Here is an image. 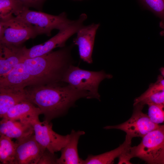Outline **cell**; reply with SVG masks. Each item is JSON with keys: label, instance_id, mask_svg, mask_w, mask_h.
I'll return each instance as SVG.
<instances>
[{"label": "cell", "instance_id": "obj_10", "mask_svg": "<svg viewBox=\"0 0 164 164\" xmlns=\"http://www.w3.org/2000/svg\"><path fill=\"white\" fill-rule=\"evenodd\" d=\"M100 25L99 23L84 25L78 30L73 39L72 43L78 46L80 58L88 64L93 63L92 55L95 38Z\"/></svg>", "mask_w": 164, "mask_h": 164}, {"label": "cell", "instance_id": "obj_4", "mask_svg": "<svg viewBox=\"0 0 164 164\" xmlns=\"http://www.w3.org/2000/svg\"><path fill=\"white\" fill-rule=\"evenodd\" d=\"M112 76L103 70L95 71L80 68L73 65L69 67L65 73L62 82L70 84L76 89L87 92L89 99L100 100L98 92L99 85L105 79H111Z\"/></svg>", "mask_w": 164, "mask_h": 164}, {"label": "cell", "instance_id": "obj_15", "mask_svg": "<svg viewBox=\"0 0 164 164\" xmlns=\"http://www.w3.org/2000/svg\"><path fill=\"white\" fill-rule=\"evenodd\" d=\"M34 133L32 123L2 118L0 122V135L19 140Z\"/></svg>", "mask_w": 164, "mask_h": 164}, {"label": "cell", "instance_id": "obj_12", "mask_svg": "<svg viewBox=\"0 0 164 164\" xmlns=\"http://www.w3.org/2000/svg\"><path fill=\"white\" fill-rule=\"evenodd\" d=\"M25 46L0 43V77L6 75L23 62Z\"/></svg>", "mask_w": 164, "mask_h": 164}, {"label": "cell", "instance_id": "obj_14", "mask_svg": "<svg viewBox=\"0 0 164 164\" xmlns=\"http://www.w3.org/2000/svg\"><path fill=\"white\" fill-rule=\"evenodd\" d=\"M40 114L42 112L38 107H36L31 102L26 101L11 107L2 118L32 123L39 119Z\"/></svg>", "mask_w": 164, "mask_h": 164}, {"label": "cell", "instance_id": "obj_29", "mask_svg": "<svg viewBox=\"0 0 164 164\" xmlns=\"http://www.w3.org/2000/svg\"><path fill=\"white\" fill-rule=\"evenodd\" d=\"M76 0V1H82L84 0Z\"/></svg>", "mask_w": 164, "mask_h": 164}, {"label": "cell", "instance_id": "obj_22", "mask_svg": "<svg viewBox=\"0 0 164 164\" xmlns=\"http://www.w3.org/2000/svg\"><path fill=\"white\" fill-rule=\"evenodd\" d=\"M148 115L153 123L158 125L164 123V105L150 104Z\"/></svg>", "mask_w": 164, "mask_h": 164}, {"label": "cell", "instance_id": "obj_16", "mask_svg": "<svg viewBox=\"0 0 164 164\" xmlns=\"http://www.w3.org/2000/svg\"><path fill=\"white\" fill-rule=\"evenodd\" d=\"M85 133L84 131L72 130L69 142L60 151L61 155L57 159V164H83L84 160L78 155L77 145L80 137Z\"/></svg>", "mask_w": 164, "mask_h": 164}, {"label": "cell", "instance_id": "obj_1", "mask_svg": "<svg viewBox=\"0 0 164 164\" xmlns=\"http://www.w3.org/2000/svg\"><path fill=\"white\" fill-rule=\"evenodd\" d=\"M28 101L36 105L49 121L64 114L81 98L89 99L88 93L78 90L61 82L43 85H33L25 88Z\"/></svg>", "mask_w": 164, "mask_h": 164}, {"label": "cell", "instance_id": "obj_6", "mask_svg": "<svg viewBox=\"0 0 164 164\" xmlns=\"http://www.w3.org/2000/svg\"><path fill=\"white\" fill-rule=\"evenodd\" d=\"M37 36L31 26L18 17L0 21V43L22 46Z\"/></svg>", "mask_w": 164, "mask_h": 164}, {"label": "cell", "instance_id": "obj_26", "mask_svg": "<svg viewBox=\"0 0 164 164\" xmlns=\"http://www.w3.org/2000/svg\"><path fill=\"white\" fill-rule=\"evenodd\" d=\"M157 164H164V150L159 156Z\"/></svg>", "mask_w": 164, "mask_h": 164}, {"label": "cell", "instance_id": "obj_23", "mask_svg": "<svg viewBox=\"0 0 164 164\" xmlns=\"http://www.w3.org/2000/svg\"><path fill=\"white\" fill-rule=\"evenodd\" d=\"M146 8L164 20V0H139Z\"/></svg>", "mask_w": 164, "mask_h": 164}, {"label": "cell", "instance_id": "obj_20", "mask_svg": "<svg viewBox=\"0 0 164 164\" xmlns=\"http://www.w3.org/2000/svg\"><path fill=\"white\" fill-rule=\"evenodd\" d=\"M17 143L3 135L0 137V164H15Z\"/></svg>", "mask_w": 164, "mask_h": 164}, {"label": "cell", "instance_id": "obj_11", "mask_svg": "<svg viewBox=\"0 0 164 164\" xmlns=\"http://www.w3.org/2000/svg\"><path fill=\"white\" fill-rule=\"evenodd\" d=\"M15 142V164H37L46 149L37 141L34 133Z\"/></svg>", "mask_w": 164, "mask_h": 164}, {"label": "cell", "instance_id": "obj_24", "mask_svg": "<svg viewBox=\"0 0 164 164\" xmlns=\"http://www.w3.org/2000/svg\"><path fill=\"white\" fill-rule=\"evenodd\" d=\"M58 158L54 153L50 152L46 149L41 157L38 164H57Z\"/></svg>", "mask_w": 164, "mask_h": 164}, {"label": "cell", "instance_id": "obj_18", "mask_svg": "<svg viewBox=\"0 0 164 164\" xmlns=\"http://www.w3.org/2000/svg\"><path fill=\"white\" fill-rule=\"evenodd\" d=\"M28 101L24 89L0 87V117L2 118L13 106Z\"/></svg>", "mask_w": 164, "mask_h": 164}, {"label": "cell", "instance_id": "obj_25", "mask_svg": "<svg viewBox=\"0 0 164 164\" xmlns=\"http://www.w3.org/2000/svg\"><path fill=\"white\" fill-rule=\"evenodd\" d=\"M25 7L34 8L39 11L42 10L43 5L47 0H19Z\"/></svg>", "mask_w": 164, "mask_h": 164}, {"label": "cell", "instance_id": "obj_2", "mask_svg": "<svg viewBox=\"0 0 164 164\" xmlns=\"http://www.w3.org/2000/svg\"><path fill=\"white\" fill-rule=\"evenodd\" d=\"M75 46L72 43L56 51L24 60L23 63L31 77L33 85L63 82L67 70L75 63L71 53Z\"/></svg>", "mask_w": 164, "mask_h": 164}, {"label": "cell", "instance_id": "obj_17", "mask_svg": "<svg viewBox=\"0 0 164 164\" xmlns=\"http://www.w3.org/2000/svg\"><path fill=\"white\" fill-rule=\"evenodd\" d=\"M150 104L164 105V78L162 75L159 76L155 83L150 84L144 93L135 99L133 105Z\"/></svg>", "mask_w": 164, "mask_h": 164}, {"label": "cell", "instance_id": "obj_7", "mask_svg": "<svg viewBox=\"0 0 164 164\" xmlns=\"http://www.w3.org/2000/svg\"><path fill=\"white\" fill-rule=\"evenodd\" d=\"M137 146L132 147L133 157H137L149 164H157L164 150V125L149 132L143 137Z\"/></svg>", "mask_w": 164, "mask_h": 164}, {"label": "cell", "instance_id": "obj_3", "mask_svg": "<svg viewBox=\"0 0 164 164\" xmlns=\"http://www.w3.org/2000/svg\"><path fill=\"white\" fill-rule=\"evenodd\" d=\"M16 17L31 26L37 36L45 34L48 36H51L53 30H63L72 25L75 21L69 19L65 12L54 15L30 10L26 7Z\"/></svg>", "mask_w": 164, "mask_h": 164}, {"label": "cell", "instance_id": "obj_5", "mask_svg": "<svg viewBox=\"0 0 164 164\" xmlns=\"http://www.w3.org/2000/svg\"><path fill=\"white\" fill-rule=\"evenodd\" d=\"M87 18V15L81 14L70 26L58 32L45 43L27 48H24V60L42 56L49 53L55 48L65 46L67 41L72 36L76 34L84 25Z\"/></svg>", "mask_w": 164, "mask_h": 164}, {"label": "cell", "instance_id": "obj_21", "mask_svg": "<svg viewBox=\"0 0 164 164\" xmlns=\"http://www.w3.org/2000/svg\"><path fill=\"white\" fill-rule=\"evenodd\" d=\"M24 8L19 0H0V21L17 16Z\"/></svg>", "mask_w": 164, "mask_h": 164}, {"label": "cell", "instance_id": "obj_8", "mask_svg": "<svg viewBox=\"0 0 164 164\" xmlns=\"http://www.w3.org/2000/svg\"><path fill=\"white\" fill-rule=\"evenodd\" d=\"M143 106L141 104L134 105L132 115L127 121L117 125L107 126L104 128L122 130L126 133V135L132 138L135 137H143L159 125L152 122L148 114L142 112Z\"/></svg>", "mask_w": 164, "mask_h": 164}, {"label": "cell", "instance_id": "obj_27", "mask_svg": "<svg viewBox=\"0 0 164 164\" xmlns=\"http://www.w3.org/2000/svg\"><path fill=\"white\" fill-rule=\"evenodd\" d=\"M162 21L161 22L160 24V26H161L162 28L164 29V30L162 32H161V33L163 35H164V20H162Z\"/></svg>", "mask_w": 164, "mask_h": 164}, {"label": "cell", "instance_id": "obj_19", "mask_svg": "<svg viewBox=\"0 0 164 164\" xmlns=\"http://www.w3.org/2000/svg\"><path fill=\"white\" fill-rule=\"evenodd\" d=\"M132 138L126 135L124 142L118 147L109 152L97 155H90L84 160V164H110L114 159L126 152L131 146Z\"/></svg>", "mask_w": 164, "mask_h": 164}, {"label": "cell", "instance_id": "obj_28", "mask_svg": "<svg viewBox=\"0 0 164 164\" xmlns=\"http://www.w3.org/2000/svg\"><path fill=\"white\" fill-rule=\"evenodd\" d=\"M160 71L162 75L164 77V67H162L160 69Z\"/></svg>", "mask_w": 164, "mask_h": 164}, {"label": "cell", "instance_id": "obj_13", "mask_svg": "<svg viewBox=\"0 0 164 164\" xmlns=\"http://www.w3.org/2000/svg\"><path fill=\"white\" fill-rule=\"evenodd\" d=\"M33 85L32 78L23 62L12 69L6 75L0 77V87L24 89Z\"/></svg>", "mask_w": 164, "mask_h": 164}, {"label": "cell", "instance_id": "obj_9", "mask_svg": "<svg viewBox=\"0 0 164 164\" xmlns=\"http://www.w3.org/2000/svg\"><path fill=\"white\" fill-rule=\"evenodd\" d=\"M35 138L38 143L44 148L54 153L61 151L69 142L70 134L60 135L52 129V124L46 120L40 121L35 120L32 123Z\"/></svg>", "mask_w": 164, "mask_h": 164}]
</instances>
